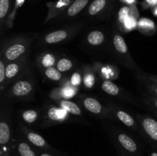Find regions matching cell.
<instances>
[{"instance_id":"7","label":"cell","mask_w":157,"mask_h":156,"mask_svg":"<svg viewBox=\"0 0 157 156\" xmlns=\"http://www.w3.org/2000/svg\"><path fill=\"white\" fill-rule=\"evenodd\" d=\"M117 140L121 146L130 152H136L137 151V145L129 136L121 133L118 135Z\"/></svg>"},{"instance_id":"27","label":"cell","mask_w":157,"mask_h":156,"mask_svg":"<svg viewBox=\"0 0 157 156\" xmlns=\"http://www.w3.org/2000/svg\"><path fill=\"white\" fill-rule=\"evenodd\" d=\"M71 84L75 86H78L79 84H81V76L80 75V73H75L71 76Z\"/></svg>"},{"instance_id":"5","label":"cell","mask_w":157,"mask_h":156,"mask_svg":"<svg viewBox=\"0 0 157 156\" xmlns=\"http://www.w3.org/2000/svg\"><path fill=\"white\" fill-rule=\"evenodd\" d=\"M68 32L63 29L54 31L46 35V36L44 37V41L49 44H57L64 41L68 37Z\"/></svg>"},{"instance_id":"15","label":"cell","mask_w":157,"mask_h":156,"mask_svg":"<svg viewBox=\"0 0 157 156\" xmlns=\"http://www.w3.org/2000/svg\"><path fill=\"white\" fill-rule=\"evenodd\" d=\"M101 87H102V90L110 96H116L120 93V89L118 86L110 80L104 81Z\"/></svg>"},{"instance_id":"11","label":"cell","mask_w":157,"mask_h":156,"mask_svg":"<svg viewBox=\"0 0 157 156\" xmlns=\"http://www.w3.org/2000/svg\"><path fill=\"white\" fill-rule=\"evenodd\" d=\"M87 40L91 45L98 46L104 42V35L101 31H93L88 34Z\"/></svg>"},{"instance_id":"21","label":"cell","mask_w":157,"mask_h":156,"mask_svg":"<svg viewBox=\"0 0 157 156\" xmlns=\"http://www.w3.org/2000/svg\"><path fill=\"white\" fill-rule=\"evenodd\" d=\"M38 114L35 110H28L22 113V118L28 123H32L38 119Z\"/></svg>"},{"instance_id":"29","label":"cell","mask_w":157,"mask_h":156,"mask_svg":"<svg viewBox=\"0 0 157 156\" xmlns=\"http://www.w3.org/2000/svg\"><path fill=\"white\" fill-rule=\"evenodd\" d=\"M64 95H65L66 96H68V97H71V96L73 95V92H72L71 90H68V91L67 90H65V92H64Z\"/></svg>"},{"instance_id":"12","label":"cell","mask_w":157,"mask_h":156,"mask_svg":"<svg viewBox=\"0 0 157 156\" xmlns=\"http://www.w3.org/2000/svg\"><path fill=\"white\" fill-rule=\"evenodd\" d=\"M60 106L64 110L75 116H79L81 114V110L80 107L75 102H71V101L65 100V99L61 100L60 102Z\"/></svg>"},{"instance_id":"35","label":"cell","mask_w":157,"mask_h":156,"mask_svg":"<svg viewBox=\"0 0 157 156\" xmlns=\"http://www.w3.org/2000/svg\"><path fill=\"white\" fill-rule=\"evenodd\" d=\"M133 1H134V0H127V2H133Z\"/></svg>"},{"instance_id":"24","label":"cell","mask_w":157,"mask_h":156,"mask_svg":"<svg viewBox=\"0 0 157 156\" xmlns=\"http://www.w3.org/2000/svg\"><path fill=\"white\" fill-rule=\"evenodd\" d=\"M84 85L87 87V88H90L93 87L94 84V76L91 73H88L84 77Z\"/></svg>"},{"instance_id":"2","label":"cell","mask_w":157,"mask_h":156,"mask_svg":"<svg viewBox=\"0 0 157 156\" xmlns=\"http://www.w3.org/2000/svg\"><path fill=\"white\" fill-rule=\"evenodd\" d=\"M26 46L22 43H15L9 46L5 51V58L9 61H12L19 58L25 52Z\"/></svg>"},{"instance_id":"30","label":"cell","mask_w":157,"mask_h":156,"mask_svg":"<svg viewBox=\"0 0 157 156\" xmlns=\"http://www.w3.org/2000/svg\"><path fill=\"white\" fill-rule=\"evenodd\" d=\"M150 80L152 81L153 83H154V84H157V76H152L151 78H150Z\"/></svg>"},{"instance_id":"14","label":"cell","mask_w":157,"mask_h":156,"mask_svg":"<svg viewBox=\"0 0 157 156\" xmlns=\"http://www.w3.org/2000/svg\"><path fill=\"white\" fill-rule=\"evenodd\" d=\"M27 138L29 142L33 144L34 145H35V146L39 147V148H44V147L48 146L44 138L41 137L40 135L37 134V133L30 132L28 133Z\"/></svg>"},{"instance_id":"10","label":"cell","mask_w":157,"mask_h":156,"mask_svg":"<svg viewBox=\"0 0 157 156\" xmlns=\"http://www.w3.org/2000/svg\"><path fill=\"white\" fill-rule=\"evenodd\" d=\"M109 0H94L88 7V13L91 16H95L102 12L107 6Z\"/></svg>"},{"instance_id":"25","label":"cell","mask_w":157,"mask_h":156,"mask_svg":"<svg viewBox=\"0 0 157 156\" xmlns=\"http://www.w3.org/2000/svg\"><path fill=\"white\" fill-rule=\"evenodd\" d=\"M54 62H55V58H54L53 55L51 54L45 55L44 57V60L42 61L43 65L47 67H49L50 66H52L54 64Z\"/></svg>"},{"instance_id":"34","label":"cell","mask_w":157,"mask_h":156,"mask_svg":"<svg viewBox=\"0 0 157 156\" xmlns=\"http://www.w3.org/2000/svg\"><path fill=\"white\" fill-rule=\"evenodd\" d=\"M150 156H157V152H156V151H153V152L151 153Z\"/></svg>"},{"instance_id":"20","label":"cell","mask_w":157,"mask_h":156,"mask_svg":"<svg viewBox=\"0 0 157 156\" xmlns=\"http://www.w3.org/2000/svg\"><path fill=\"white\" fill-rule=\"evenodd\" d=\"M19 64H16V63L9 64V65L6 67V78H8V79H12V78H14L17 74H18V73L19 72Z\"/></svg>"},{"instance_id":"23","label":"cell","mask_w":157,"mask_h":156,"mask_svg":"<svg viewBox=\"0 0 157 156\" xmlns=\"http://www.w3.org/2000/svg\"><path fill=\"white\" fill-rule=\"evenodd\" d=\"M61 113H63L62 111H61L58 109L55 108V107H52L48 111V117L52 121L61 120V118H62Z\"/></svg>"},{"instance_id":"32","label":"cell","mask_w":157,"mask_h":156,"mask_svg":"<svg viewBox=\"0 0 157 156\" xmlns=\"http://www.w3.org/2000/svg\"><path fill=\"white\" fill-rule=\"evenodd\" d=\"M153 102H154V105L157 110V98H153Z\"/></svg>"},{"instance_id":"3","label":"cell","mask_w":157,"mask_h":156,"mask_svg":"<svg viewBox=\"0 0 157 156\" xmlns=\"http://www.w3.org/2000/svg\"><path fill=\"white\" fill-rule=\"evenodd\" d=\"M32 85L28 80H18L12 89V93L15 96H25L32 91Z\"/></svg>"},{"instance_id":"13","label":"cell","mask_w":157,"mask_h":156,"mask_svg":"<svg viewBox=\"0 0 157 156\" xmlns=\"http://www.w3.org/2000/svg\"><path fill=\"white\" fill-rule=\"evenodd\" d=\"M11 137L10 128L7 122L2 121L0 122V144L6 145L9 142Z\"/></svg>"},{"instance_id":"16","label":"cell","mask_w":157,"mask_h":156,"mask_svg":"<svg viewBox=\"0 0 157 156\" xmlns=\"http://www.w3.org/2000/svg\"><path fill=\"white\" fill-rule=\"evenodd\" d=\"M116 116L124 125L129 127H133L135 125V121L133 118L129 113H126L124 110H117L116 112Z\"/></svg>"},{"instance_id":"33","label":"cell","mask_w":157,"mask_h":156,"mask_svg":"<svg viewBox=\"0 0 157 156\" xmlns=\"http://www.w3.org/2000/svg\"><path fill=\"white\" fill-rule=\"evenodd\" d=\"M40 156H52V155H51L50 154H48V153H42V154H41V155Z\"/></svg>"},{"instance_id":"18","label":"cell","mask_w":157,"mask_h":156,"mask_svg":"<svg viewBox=\"0 0 157 156\" xmlns=\"http://www.w3.org/2000/svg\"><path fill=\"white\" fill-rule=\"evenodd\" d=\"M73 67V63L67 58H61L58 61L56 68L60 72H67L70 70Z\"/></svg>"},{"instance_id":"6","label":"cell","mask_w":157,"mask_h":156,"mask_svg":"<svg viewBox=\"0 0 157 156\" xmlns=\"http://www.w3.org/2000/svg\"><path fill=\"white\" fill-rule=\"evenodd\" d=\"M89 0H75L66 10V16L75 17L88 5Z\"/></svg>"},{"instance_id":"4","label":"cell","mask_w":157,"mask_h":156,"mask_svg":"<svg viewBox=\"0 0 157 156\" xmlns=\"http://www.w3.org/2000/svg\"><path fill=\"white\" fill-rule=\"evenodd\" d=\"M142 126L147 136L153 141L157 142V121L150 117L142 119Z\"/></svg>"},{"instance_id":"26","label":"cell","mask_w":157,"mask_h":156,"mask_svg":"<svg viewBox=\"0 0 157 156\" xmlns=\"http://www.w3.org/2000/svg\"><path fill=\"white\" fill-rule=\"evenodd\" d=\"M6 67H5V64L2 61H0V83L2 84L4 80L6 78Z\"/></svg>"},{"instance_id":"8","label":"cell","mask_w":157,"mask_h":156,"mask_svg":"<svg viewBox=\"0 0 157 156\" xmlns=\"http://www.w3.org/2000/svg\"><path fill=\"white\" fill-rule=\"evenodd\" d=\"M84 106L87 110L90 112L94 114H100L103 111V106L101 104V102L96 99L92 97H87L84 99Z\"/></svg>"},{"instance_id":"1","label":"cell","mask_w":157,"mask_h":156,"mask_svg":"<svg viewBox=\"0 0 157 156\" xmlns=\"http://www.w3.org/2000/svg\"><path fill=\"white\" fill-rule=\"evenodd\" d=\"M71 4V0H58L56 2H48L47 6L48 9V14L47 20L51 19L60 15L64 11L67 10Z\"/></svg>"},{"instance_id":"19","label":"cell","mask_w":157,"mask_h":156,"mask_svg":"<svg viewBox=\"0 0 157 156\" xmlns=\"http://www.w3.org/2000/svg\"><path fill=\"white\" fill-rule=\"evenodd\" d=\"M18 151L21 156H36L35 151L26 142H20L18 144Z\"/></svg>"},{"instance_id":"17","label":"cell","mask_w":157,"mask_h":156,"mask_svg":"<svg viewBox=\"0 0 157 156\" xmlns=\"http://www.w3.org/2000/svg\"><path fill=\"white\" fill-rule=\"evenodd\" d=\"M45 76L49 80L53 81H58L61 79V73L57 68L53 67H49L45 69Z\"/></svg>"},{"instance_id":"9","label":"cell","mask_w":157,"mask_h":156,"mask_svg":"<svg viewBox=\"0 0 157 156\" xmlns=\"http://www.w3.org/2000/svg\"><path fill=\"white\" fill-rule=\"evenodd\" d=\"M113 44L115 49L120 54L125 55L128 53L127 47L124 38L119 34H115L113 38Z\"/></svg>"},{"instance_id":"31","label":"cell","mask_w":157,"mask_h":156,"mask_svg":"<svg viewBox=\"0 0 157 156\" xmlns=\"http://www.w3.org/2000/svg\"><path fill=\"white\" fill-rule=\"evenodd\" d=\"M147 2L151 5H156L157 3V0H147Z\"/></svg>"},{"instance_id":"28","label":"cell","mask_w":157,"mask_h":156,"mask_svg":"<svg viewBox=\"0 0 157 156\" xmlns=\"http://www.w3.org/2000/svg\"><path fill=\"white\" fill-rule=\"evenodd\" d=\"M148 89L150 92L153 93L155 96H157V84L154 83H150L148 85Z\"/></svg>"},{"instance_id":"22","label":"cell","mask_w":157,"mask_h":156,"mask_svg":"<svg viewBox=\"0 0 157 156\" xmlns=\"http://www.w3.org/2000/svg\"><path fill=\"white\" fill-rule=\"evenodd\" d=\"M10 8V0H0V18L3 21Z\"/></svg>"}]
</instances>
